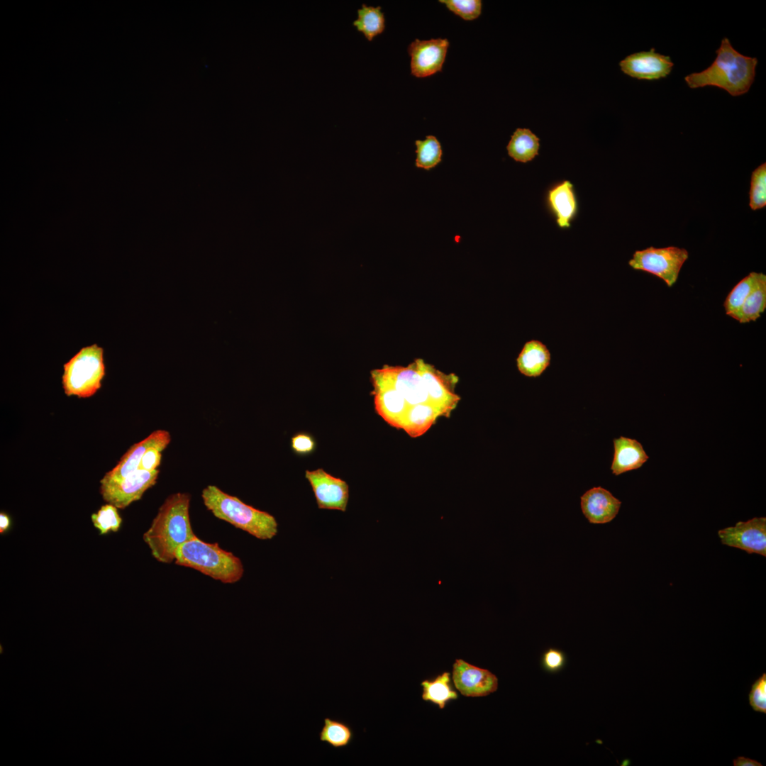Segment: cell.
<instances>
[{
    "mask_svg": "<svg viewBox=\"0 0 766 766\" xmlns=\"http://www.w3.org/2000/svg\"><path fill=\"white\" fill-rule=\"evenodd\" d=\"M189 503L190 496L187 493L168 496L143 534L145 543L160 562H172L177 549L196 536L189 520Z\"/></svg>",
    "mask_w": 766,
    "mask_h": 766,
    "instance_id": "1",
    "label": "cell"
},
{
    "mask_svg": "<svg viewBox=\"0 0 766 766\" xmlns=\"http://www.w3.org/2000/svg\"><path fill=\"white\" fill-rule=\"evenodd\" d=\"M712 64L703 71L687 75L684 81L691 89L707 86L726 90L733 96L747 93L755 77L757 59L738 52L727 38L716 50Z\"/></svg>",
    "mask_w": 766,
    "mask_h": 766,
    "instance_id": "2",
    "label": "cell"
},
{
    "mask_svg": "<svg viewBox=\"0 0 766 766\" xmlns=\"http://www.w3.org/2000/svg\"><path fill=\"white\" fill-rule=\"evenodd\" d=\"M206 507L218 518L261 540H270L277 533V522L269 513L257 509L229 495L215 485L202 490Z\"/></svg>",
    "mask_w": 766,
    "mask_h": 766,
    "instance_id": "3",
    "label": "cell"
},
{
    "mask_svg": "<svg viewBox=\"0 0 766 766\" xmlns=\"http://www.w3.org/2000/svg\"><path fill=\"white\" fill-rule=\"evenodd\" d=\"M174 562L226 584L240 580L244 572L241 560L232 553L223 550L217 543H206L196 536L177 549Z\"/></svg>",
    "mask_w": 766,
    "mask_h": 766,
    "instance_id": "4",
    "label": "cell"
},
{
    "mask_svg": "<svg viewBox=\"0 0 766 766\" xmlns=\"http://www.w3.org/2000/svg\"><path fill=\"white\" fill-rule=\"evenodd\" d=\"M104 353L94 343L79 349L63 365L62 384L67 396L91 397L101 388L106 374Z\"/></svg>",
    "mask_w": 766,
    "mask_h": 766,
    "instance_id": "5",
    "label": "cell"
},
{
    "mask_svg": "<svg viewBox=\"0 0 766 766\" xmlns=\"http://www.w3.org/2000/svg\"><path fill=\"white\" fill-rule=\"evenodd\" d=\"M688 257V251L684 248L651 246L636 250L628 261V265L633 270L646 272L657 277L671 287L676 283L680 270Z\"/></svg>",
    "mask_w": 766,
    "mask_h": 766,
    "instance_id": "6",
    "label": "cell"
},
{
    "mask_svg": "<svg viewBox=\"0 0 766 766\" xmlns=\"http://www.w3.org/2000/svg\"><path fill=\"white\" fill-rule=\"evenodd\" d=\"M159 470H137L121 481L101 484L100 493L105 501L124 509L140 499L145 492L157 482Z\"/></svg>",
    "mask_w": 766,
    "mask_h": 766,
    "instance_id": "7",
    "label": "cell"
},
{
    "mask_svg": "<svg viewBox=\"0 0 766 766\" xmlns=\"http://www.w3.org/2000/svg\"><path fill=\"white\" fill-rule=\"evenodd\" d=\"M722 544L766 557V518L755 517L718 531Z\"/></svg>",
    "mask_w": 766,
    "mask_h": 766,
    "instance_id": "8",
    "label": "cell"
},
{
    "mask_svg": "<svg viewBox=\"0 0 766 766\" xmlns=\"http://www.w3.org/2000/svg\"><path fill=\"white\" fill-rule=\"evenodd\" d=\"M446 38L426 40L416 39L408 47L411 57V73L423 78L441 72L449 47Z\"/></svg>",
    "mask_w": 766,
    "mask_h": 766,
    "instance_id": "9",
    "label": "cell"
},
{
    "mask_svg": "<svg viewBox=\"0 0 766 766\" xmlns=\"http://www.w3.org/2000/svg\"><path fill=\"white\" fill-rule=\"evenodd\" d=\"M417 370L422 377L429 401L448 416L457 404L460 397L454 392L457 378L445 374L421 359L415 362Z\"/></svg>",
    "mask_w": 766,
    "mask_h": 766,
    "instance_id": "10",
    "label": "cell"
},
{
    "mask_svg": "<svg viewBox=\"0 0 766 766\" xmlns=\"http://www.w3.org/2000/svg\"><path fill=\"white\" fill-rule=\"evenodd\" d=\"M454 686L467 697L487 696L496 691L498 678L490 671L456 659L452 671Z\"/></svg>",
    "mask_w": 766,
    "mask_h": 766,
    "instance_id": "11",
    "label": "cell"
},
{
    "mask_svg": "<svg viewBox=\"0 0 766 766\" xmlns=\"http://www.w3.org/2000/svg\"><path fill=\"white\" fill-rule=\"evenodd\" d=\"M305 477L312 487L319 509L346 511L349 487L345 481L323 469L306 470Z\"/></svg>",
    "mask_w": 766,
    "mask_h": 766,
    "instance_id": "12",
    "label": "cell"
},
{
    "mask_svg": "<svg viewBox=\"0 0 766 766\" xmlns=\"http://www.w3.org/2000/svg\"><path fill=\"white\" fill-rule=\"evenodd\" d=\"M374 406L377 413L389 425L401 428L409 407L404 396L384 377L379 369L372 371Z\"/></svg>",
    "mask_w": 766,
    "mask_h": 766,
    "instance_id": "13",
    "label": "cell"
},
{
    "mask_svg": "<svg viewBox=\"0 0 766 766\" xmlns=\"http://www.w3.org/2000/svg\"><path fill=\"white\" fill-rule=\"evenodd\" d=\"M619 66L624 74L631 77L655 80L667 77L674 63L670 56L656 52L652 48L627 56L619 62Z\"/></svg>",
    "mask_w": 766,
    "mask_h": 766,
    "instance_id": "14",
    "label": "cell"
},
{
    "mask_svg": "<svg viewBox=\"0 0 766 766\" xmlns=\"http://www.w3.org/2000/svg\"><path fill=\"white\" fill-rule=\"evenodd\" d=\"M170 440L171 437L168 431H155L143 440L133 445L122 456L117 465L105 474L100 484L121 481L138 470L141 458L148 448L157 447L163 450L169 445Z\"/></svg>",
    "mask_w": 766,
    "mask_h": 766,
    "instance_id": "15",
    "label": "cell"
},
{
    "mask_svg": "<svg viewBox=\"0 0 766 766\" xmlns=\"http://www.w3.org/2000/svg\"><path fill=\"white\" fill-rule=\"evenodd\" d=\"M379 370L404 396L409 406L430 402L423 379L415 362L407 367L384 366Z\"/></svg>",
    "mask_w": 766,
    "mask_h": 766,
    "instance_id": "16",
    "label": "cell"
},
{
    "mask_svg": "<svg viewBox=\"0 0 766 766\" xmlns=\"http://www.w3.org/2000/svg\"><path fill=\"white\" fill-rule=\"evenodd\" d=\"M582 511L589 523L604 524L611 521L618 514L621 502L609 491L593 487L580 498Z\"/></svg>",
    "mask_w": 766,
    "mask_h": 766,
    "instance_id": "17",
    "label": "cell"
},
{
    "mask_svg": "<svg viewBox=\"0 0 766 766\" xmlns=\"http://www.w3.org/2000/svg\"><path fill=\"white\" fill-rule=\"evenodd\" d=\"M546 202L557 226L561 228H570L578 210L573 184L568 180L554 184L547 192Z\"/></svg>",
    "mask_w": 766,
    "mask_h": 766,
    "instance_id": "18",
    "label": "cell"
},
{
    "mask_svg": "<svg viewBox=\"0 0 766 766\" xmlns=\"http://www.w3.org/2000/svg\"><path fill=\"white\" fill-rule=\"evenodd\" d=\"M614 449L611 470L616 476L640 468L649 458L643 445L635 439L623 436L614 438Z\"/></svg>",
    "mask_w": 766,
    "mask_h": 766,
    "instance_id": "19",
    "label": "cell"
},
{
    "mask_svg": "<svg viewBox=\"0 0 766 766\" xmlns=\"http://www.w3.org/2000/svg\"><path fill=\"white\" fill-rule=\"evenodd\" d=\"M518 371L529 377L540 376L550 363V353L541 341H527L516 359Z\"/></svg>",
    "mask_w": 766,
    "mask_h": 766,
    "instance_id": "20",
    "label": "cell"
},
{
    "mask_svg": "<svg viewBox=\"0 0 766 766\" xmlns=\"http://www.w3.org/2000/svg\"><path fill=\"white\" fill-rule=\"evenodd\" d=\"M443 411L431 402L409 406L401 428L412 438L424 434L435 422Z\"/></svg>",
    "mask_w": 766,
    "mask_h": 766,
    "instance_id": "21",
    "label": "cell"
},
{
    "mask_svg": "<svg viewBox=\"0 0 766 766\" xmlns=\"http://www.w3.org/2000/svg\"><path fill=\"white\" fill-rule=\"evenodd\" d=\"M540 139L528 128H517L511 137L506 150L516 162L526 163L538 155Z\"/></svg>",
    "mask_w": 766,
    "mask_h": 766,
    "instance_id": "22",
    "label": "cell"
},
{
    "mask_svg": "<svg viewBox=\"0 0 766 766\" xmlns=\"http://www.w3.org/2000/svg\"><path fill=\"white\" fill-rule=\"evenodd\" d=\"M766 308V275L760 273V278L740 308L730 317L740 323L755 321Z\"/></svg>",
    "mask_w": 766,
    "mask_h": 766,
    "instance_id": "23",
    "label": "cell"
},
{
    "mask_svg": "<svg viewBox=\"0 0 766 766\" xmlns=\"http://www.w3.org/2000/svg\"><path fill=\"white\" fill-rule=\"evenodd\" d=\"M423 688L422 699L438 706L440 709L446 704L455 700L458 694L451 685L450 673L445 672L432 680L426 679L421 684Z\"/></svg>",
    "mask_w": 766,
    "mask_h": 766,
    "instance_id": "24",
    "label": "cell"
},
{
    "mask_svg": "<svg viewBox=\"0 0 766 766\" xmlns=\"http://www.w3.org/2000/svg\"><path fill=\"white\" fill-rule=\"evenodd\" d=\"M357 12V18L353 22V25L367 40L372 41L385 29V18L381 6L374 7L362 4Z\"/></svg>",
    "mask_w": 766,
    "mask_h": 766,
    "instance_id": "25",
    "label": "cell"
},
{
    "mask_svg": "<svg viewBox=\"0 0 766 766\" xmlns=\"http://www.w3.org/2000/svg\"><path fill=\"white\" fill-rule=\"evenodd\" d=\"M355 738V732L347 723L331 718H325L318 738L335 749L348 747Z\"/></svg>",
    "mask_w": 766,
    "mask_h": 766,
    "instance_id": "26",
    "label": "cell"
},
{
    "mask_svg": "<svg viewBox=\"0 0 766 766\" xmlns=\"http://www.w3.org/2000/svg\"><path fill=\"white\" fill-rule=\"evenodd\" d=\"M415 144L416 146L415 165L417 167L430 170L441 162L443 155L441 145L434 135H428L423 140H417Z\"/></svg>",
    "mask_w": 766,
    "mask_h": 766,
    "instance_id": "27",
    "label": "cell"
},
{
    "mask_svg": "<svg viewBox=\"0 0 766 766\" xmlns=\"http://www.w3.org/2000/svg\"><path fill=\"white\" fill-rule=\"evenodd\" d=\"M761 272H752L740 280L729 292L723 303L726 313L731 316L742 306L755 287Z\"/></svg>",
    "mask_w": 766,
    "mask_h": 766,
    "instance_id": "28",
    "label": "cell"
},
{
    "mask_svg": "<svg viewBox=\"0 0 766 766\" xmlns=\"http://www.w3.org/2000/svg\"><path fill=\"white\" fill-rule=\"evenodd\" d=\"M115 506L111 504L103 505L96 513L91 516L94 526L99 531L100 535L108 533L109 531L116 532L118 531L122 519Z\"/></svg>",
    "mask_w": 766,
    "mask_h": 766,
    "instance_id": "29",
    "label": "cell"
},
{
    "mask_svg": "<svg viewBox=\"0 0 766 766\" xmlns=\"http://www.w3.org/2000/svg\"><path fill=\"white\" fill-rule=\"evenodd\" d=\"M749 205L752 210L766 206V163L761 164L751 174Z\"/></svg>",
    "mask_w": 766,
    "mask_h": 766,
    "instance_id": "30",
    "label": "cell"
},
{
    "mask_svg": "<svg viewBox=\"0 0 766 766\" xmlns=\"http://www.w3.org/2000/svg\"><path fill=\"white\" fill-rule=\"evenodd\" d=\"M439 2L465 21L477 18L482 12V4L480 0H440Z\"/></svg>",
    "mask_w": 766,
    "mask_h": 766,
    "instance_id": "31",
    "label": "cell"
},
{
    "mask_svg": "<svg viewBox=\"0 0 766 766\" xmlns=\"http://www.w3.org/2000/svg\"><path fill=\"white\" fill-rule=\"evenodd\" d=\"M748 700L755 711L766 714V673H762L752 684Z\"/></svg>",
    "mask_w": 766,
    "mask_h": 766,
    "instance_id": "32",
    "label": "cell"
},
{
    "mask_svg": "<svg viewBox=\"0 0 766 766\" xmlns=\"http://www.w3.org/2000/svg\"><path fill=\"white\" fill-rule=\"evenodd\" d=\"M566 664L565 653L557 648H550L546 650L541 657V665L545 671L550 673H557L561 671Z\"/></svg>",
    "mask_w": 766,
    "mask_h": 766,
    "instance_id": "33",
    "label": "cell"
},
{
    "mask_svg": "<svg viewBox=\"0 0 766 766\" xmlns=\"http://www.w3.org/2000/svg\"><path fill=\"white\" fill-rule=\"evenodd\" d=\"M162 451L157 447L148 448L141 458L138 469L146 471L157 470L162 459Z\"/></svg>",
    "mask_w": 766,
    "mask_h": 766,
    "instance_id": "34",
    "label": "cell"
},
{
    "mask_svg": "<svg viewBox=\"0 0 766 766\" xmlns=\"http://www.w3.org/2000/svg\"><path fill=\"white\" fill-rule=\"evenodd\" d=\"M292 448L297 454L311 453L315 448L313 438L307 433H298L292 438Z\"/></svg>",
    "mask_w": 766,
    "mask_h": 766,
    "instance_id": "35",
    "label": "cell"
},
{
    "mask_svg": "<svg viewBox=\"0 0 766 766\" xmlns=\"http://www.w3.org/2000/svg\"><path fill=\"white\" fill-rule=\"evenodd\" d=\"M734 766H762V765L755 760L745 757L743 756H738L737 758L733 760Z\"/></svg>",
    "mask_w": 766,
    "mask_h": 766,
    "instance_id": "36",
    "label": "cell"
},
{
    "mask_svg": "<svg viewBox=\"0 0 766 766\" xmlns=\"http://www.w3.org/2000/svg\"><path fill=\"white\" fill-rule=\"evenodd\" d=\"M10 523H11V521H10L9 516L6 514H5L4 512H1V514H0V533L1 534L4 533L9 528Z\"/></svg>",
    "mask_w": 766,
    "mask_h": 766,
    "instance_id": "37",
    "label": "cell"
}]
</instances>
